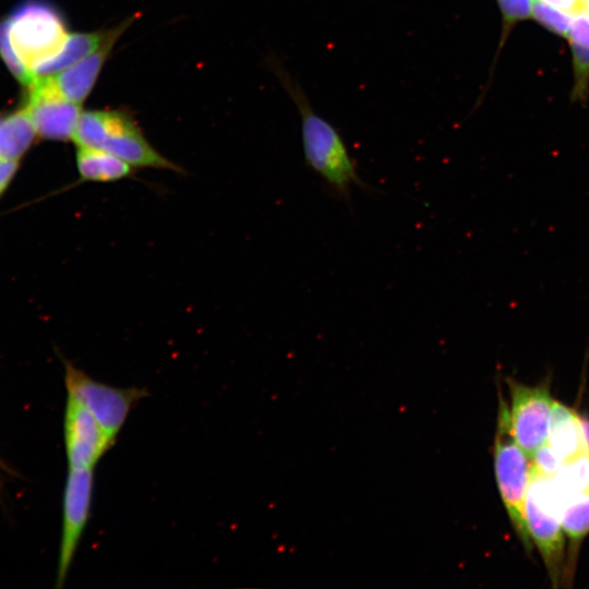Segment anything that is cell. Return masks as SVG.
<instances>
[{"label": "cell", "mask_w": 589, "mask_h": 589, "mask_svg": "<svg viewBox=\"0 0 589 589\" xmlns=\"http://www.w3.org/2000/svg\"><path fill=\"white\" fill-rule=\"evenodd\" d=\"M272 67L298 108L308 167L323 179L332 194L348 203L351 185L372 190L359 176L354 160L337 129L314 110L300 85L280 64L273 62Z\"/></svg>", "instance_id": "1"}, {"label": "cell", "mask_w": 589, "mask_h": 589, "mask_svg": "<svg viewBox=\"0 0 589 589\" xmlns=\"http://www.w3.org/2000/svg\"><path fill=\"white\" fill-rule=\"evenodd\" d=\"M72 140L77 146L104 149L134 168H154L183 173L145 137L135 119L120 109L82 111Z\"/></svg>", "instance_id": "2"}, {"label": "cell", "mask_w": 589, "mask_h": 589, "mask_svg": "<svg viewBox=\"0 0 589 589\" xmlns=\"http://www.w3.org/2000/svg\"><path fill=\"white\" fill-rule=\"evenodd\" d=\"M493 455L502 502L524 548L531 552L532 540L526 524L525 503L532 479V462L510 434L507 406L503 400L498 408Z\"/></svg>", "instance_id": "3"}, {"label": "cell", "mask_w": 589, "mask_h": 589, "mask_svg": "<svg viewBox=\"0 0 589 589\" xmlns=\"http://www.w3.org/2000/svg\"><path fill=\"white\" fill-rule=\"evenodd\" d=\"M8 20L11 44L32 72L38 63L55 55L68 36L60 13L41 0L23 2Z\"/></svg>", "instance_id": "4"}, {"label": "cell", "mask_w": 589, "mask_h": 589, "mask_svg": "<svg viewBox=\"0 0 589 589\" xmlns=\"http://www.w3.org/2000/svg\"><path fill=\"white\" fill-rule=\"evenodd\" d=\"M64 383L68 395L96 418L111 446L131 410L148 395L146 388H122L98 382L70 361H64Z\"/></svg>", "instance_id": "5"}, {"label": "cell", "mask_w": 589, "mask_h": 589, "mask_svg": "<svg viewBox=\"0 0 589 589\" xmlns=\"http://www.w3.org/2000/svg\"><path fill=\"white\" fill-rule=\"evenodd\" d=\"M510 406L508 426L515 442L531 457L548 442L553 398L548 383L526 385L514 378L506 380Z\"/></svg>", "instance_id": "6"}, {"label": "cell", "mask_w": 589, "mask_h": 589, "mask_svg": "<svg viewBox=\"0 0 589 589\" xmlns=\"http://www.w3.org/2000/svg\"><path fill=\"white\" fill-rule=\"evenodd\" d=\"M93 469H69L63 494V520L57 586L61 588L76 553L81 537L91 517Z\"/></svg>", "instance_id": "7"}, {"label": "cell", "mask_w": 589, "mask_h": 589, "mask_svg": "<svg viewBox=\"0 0 589 589\" xmlns=\"http://www.w3.org/2000/svg\"><path fill=\"white\" fill-rule=\"evenodd\" d=\"M25 109L37 134L55 141L72 139L82 113L81 105L63 97L51 76H36Z\"/></svg>", "instance_id": "8"}, {"label": "cell", "mask_w": 589, "mask_h": 589, "mask_svg": "<svg viewBox=\"0 0 589 589\" xmlns=\"http://www.w3.org/2000/svg\"><path fill=\"white\" fill-rule=\"evenodd\" d=\"M64 444L69 469H93L112 446L93 413L68 395Z\"/></svg>", "instance_id": "9"}, {"label": "cell", "mask_w": 589, "mask_h": 589, "mask_svg": "<svg viewBox=\"0 0 589 589\" xmlns=\"http://www.w3.org/2000/svg\"><path fill=\"white\" fill-rule=\"evenodd\" d=\"M525 516L530 538L543 558L553 586H557L563 568L565 537L560 515L529 488Z\"/></svg>", "instance_id": "10"}, {"label": "cell", "mask_w": 589, "mask_h": 589, "mask_svg": "<svg viewBox=\"0 0 589 589\" xmlns=\"http://www.w3.org/2000/svg\"><path fill=\"white\" fill-rule=\"evenodd\" d=\"M133 19L125 20L112 27L108 38L92 53L76 64L52 75L51 80L67 99L82 104L94 88L115 44L131 25Z\"/></svg>", "instance_id": "11"}, {"label": "cell", "mask_w": 589, "mask_h": 589, "mask_svg": "<svg viewBox=\"0 0 589 589\" xmlns=\"http://www.w3.org/2000/svg\"><path fill=\"white\" fill-rule=\"evenodd\" d=\"M546 443L563 462L588 452L580 416L556 400L552 406Z\"/></svg>", "instance_id": "12"}, {"label": "cell", "mask_w": 589, "mask_h": 589, "mask_svg": "<svg viewBox=\"0 0 589 589\" xmlns=\"http://www.w3.org/2000/svg\"><path fill=\"white\" fill-rule=\"evenodd\" d=\"M109 29L68 34L60 49L33 69L35 76H52L95 51L111 34Z\"/></svg>", "instance_id": "13"}, {"label": "cell", "mask_w": 589, "mask_h": 589, "mask_svg": "<svg viewBox=\"0 0 589 589\" xmlns=\"http://www.w3.org/2000/svg\"><path fill=\"white\" fill-rule=\"evenodd\" d=\"M76 169L81 181L110 183L134 175V168L123 159L100 148L77 146Z\"/></svg>", "instance_id": "14"}, {"label": "cell", "mask_w": 589, "mask_h": 589, "mask_svg": "<svg viewBox=\"0 0 589 589\" xmlns=\"http://www.w3.org/2000/svg\"><path fill=\"white\" fill-rule=\"evenodd\" d=\"M37 132L25 107L0 120V159L19 160Z\"/></svg>", "instance_id": "15"}, {"label": "cell", "mask_w": 589, "mask_h": 589, "mask_svg": "<svg viewBox=\"0 0 589 589\" xmlns=\"http://www.w3.org/2000/svg\"><path fill=\"white\" fill-rule=\"evenodd\" d=\"M551 480L562 505L572 496L589 490V453L564 462Z\"/></svg>", "instance_id": "16"}, {"label": "cell", "mask_w": 589, "mask_h": 589, "mask_svg": "<svg viewBox=\"0 0 589 589\" xmlns=\"http://www.w3.org/2000/svg\"><path fill=\"white\" fill-rule=\"evenodd\" d=\"M564 534L573 545L589 533V490L568 498L560 516Z\"/></svg>", "instance_id": "17"}, {"label": "cell", "mask_w": 589, "mask_h": 589, "mask_svg": "<svg viewBox=\"0 0 589 589\" xmlns=\"http://www.w3.org/2000/svg\"><path fill=\"white\" fill-rule=\"evenodd\" d=\"M532 17L548 31L568 38L573 15L543 0H532Z\"/></svg>", "instance_id": "18"}, {"label": "cell", "mask_w": 589, "mask_h": 589, "mask_svg": "<svg viewBox=\"0 0 589 589\" xmlns=\"http://www.w3.org/2000/svg\"><path fill=\"white\" fill-rule=\"evenodd\" d=\"M0 55L11 73L25 86H31L36 76L15 52L9 35V20L0 22Z\"/></svg>", "instance_id": "19"}, {"label": "cell", "mask_w": 589, "mask_h": 589, "mask_svg": "<svg viewBox=\"0 0 589 589\" xmlns=\"http://www.w3.org/2000/svg\"><path fill=\"white\" fill-rule=\"evenodd\" d=\"M569 43L574 73L573 99L584 100L589 92V48L573 40Z\"/></svg>", "instance_id": "20"}, {"label": "cell", "mask_w": 589, "mask_h": 589, "mask_svg": "<svg viewBox=\"0 0 589 589\" xmlns=\"http://www.w3.org/2000/svg\"><path fill=\"white\" fill-rule=\"evenodd\" d=\"M502 14V38L503 45L509 31L520 21L532 17V0H496Z\"/></svg>", "instance_id": "21"}, {"label": "cell", "mask_w": 589, "mask_h": 589, "mask_svg": "<svg viewBox=\"0 0 589 589\" xmlns=\"http://www.w3.org/2000/svg\"><path fill=\"white\" fill-rule=\"evenodd\" d=\"M531 462L532 472L543 478L555 477L564 464L548 443L534 452L531 456Z\"/></svg>", "instance_id": "22"}, {"label": "cell", "mask_w": 589, "mask_h": 589, "mask_svg": "<svg viewBox=\"0 0 589 589\" xmlns=\"http://www.w3.org/2000/svg\"><path fill=\"white\" fill-rule=\"evenodd\" d=\"M568 40L589 48V12L582 11L573 15Z\"/></svg>", "instance_id": "23"}, {"label": "cell", "mask_w": 589, "mask_h": 589, "mask_svg": "<svg viewBox=\"0 0 589 589\" xmlns=\"http://www.w3.org/2000/svg\"><path fill=\"white\" fill-rule=\"evenodd\" d=\"M19 168V160L0 159V196L5 191Z\"/></svg>", "instance_id": "24"}, {"label": "cell", "mask_w": 589, "mask_h": 589, "mask_svg": "<svg viewBox=\"0 0 589 589\" xmlns=\"http://www.w3.org/2000/svg\"><path fill=\"white\" fill-rule=\"evenodd\" d=\"M587 11L589 12V0H586Z\"/></svg>", "instance_id": "25"}, {"label": "cell", "mask_w": 589, "mask_h": 589, "mask_svg": "<svg viewBox=\"0 0 589 589\" xmlns=\"http://www.w3.org/2000/svg\"><path fill=\"white\" fill-rule=\"evenodd\" d=\"M0 469H2V464H1V461H0Z\"/></svg>", "instance_id": "26"}]
</instances>
